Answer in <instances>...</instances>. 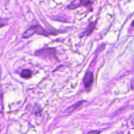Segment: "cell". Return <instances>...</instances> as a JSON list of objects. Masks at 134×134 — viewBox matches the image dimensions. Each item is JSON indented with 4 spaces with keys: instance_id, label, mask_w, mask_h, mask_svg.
I'll list each match as a JSON object with an SVG mask.
<instances>
[{
    "instance_id": "6da1fadb",
    "label": "cell",
    "mask_w": 134,
    "mask_h": 134,
    "mask_svg": "<svg viewBox=\"0 0 134 134\" xmlns=\"http://www.w3.org/2000/svg\"><path fill=\"white\" fill-rule=\"evenodd\" d=\"M34 34H41V35H48V33L44 29H43V27L39 25H35V26H32L30 27H29L26 31L22 35V38H24V39H27V38H30V37L32 36Z\"/></svg>"
},
{
    "instance_id": "7a4b0ae2",
    "label": "cell",
    "mask_w": 134,
    "mask_h": 134,
    "mask_svg": "<svg viewBox=\"0 0 134 134\" xmlns=\"http://www.w3.org/2000/svg\"><path fill=\"white\" fill-rule=\"evenodd\" d=\"M35 55L37 56L43 58H56V51L52 48H44V49L39 50V51L35 52Z\"/></svg>"
},
{
    "instance_id": "3957f363",
    "label": "cell",
    "mask_w": 134,
    "mask_h": 134,
    "mask_svg": "<svg viewBox=\"0 0 134 134\" xmlns=\"http://www.w3.org/2000/svg\"><path fill=\"white\" fill-rule=\"evenodd\" d=\"M92 3V0H74L69 5H68V9H74L81 6H87Z\"/></svg>"
},
{
    "instance_id": "277c9868",
    "label": "cell",
    "mask_w": 134,
    "mask_h": 134,
    "mask_svg": "<svg viewBox=\"0 0 134 134\" xmlns=\"http://www.w3.org/2000/svg\"><path fill=\"white\" fill-rule=\"evenodd\" d=\"M94 82V75L92 72H87L83 79L84 85L86 89L90 88Z\"/></svg>"
},
{
    "instance_id": "5b68a950",
    "label": "cell",
    "mask_w": 134,
    "mask_h": 134,
    "mask_svg": "<svg viewBox=\"0 0 134 134\" xmlns=\"http://www.w3.org/2000/svg\"><path fill=\"white\" fill-rule=\"evenodd\" d=\"M86 102L85 101H80V102H78L77 103H76L75 104H74L73 105L71 106V107H68L66 110H65V112L68 113H70L73 112L74 111L77 110V109L81 107L82 105L84 104V103Z\"/></svg>"
},
{
    "instance_id": "8992f818",
    "label": "cell",
    "mask_w": 134,
    "mask_h": 134,
    "mask_svg": "<svg viewBox=\"0 0 134 134\" xmlns=\"http://www.w3.org/2000/svg\"><path fill=\"white\" fill-rule=\"evenodd\" d=\"M20 75L22 78L30 79L32 75V72L30 69H24L21 72Z\"/></svg>"
},
{
    "instance_id": "52a82bcc",
    "label": "cell",
    "mask_w": 134,
    "mask_h": 134,
    "mask_svg": "<svg viewBox=\"0 0 134 134\" xmlns=\"http://www.w3.org/2000/svg\"><path fill=\"white\" fill-rule=\"evenodd\" d=\"M94 27H95V23H91L90 25H89L88 27L87 28V30H86V35H89V34H91L93 30L94 29Z\"/></svg>"
},
{
    "instance_id": "ba28073f",
    "label": "cell",
    "mask_w": 134,
    "mask_h": 134,
    "mask_svg": "<svg viewBox=\"0 0 134 134\" xmlns=\"http://www.w3.org/2000/svg\"><path fill=\"white\" fill-rule=\"evenodd\" d=\"M3 111V90L0 85V113Z\"/></svg>"
},
{
    "instance_id": "9c48e42d",
    "label": "cell",
    "mask_w": 134,
    "mask_h": 134,
    "mask_svg": "<svg viewBox=\"0 0 134 134\" xmlns=\"http://www.w3.org/2000/svg\"><path fill=\"white\" fill-rule=\"evenodd\" d=\"M99 133H100V132H99V131L93 130V131H90V132H89L87 134H99Z\"/></svg>"
},
{
    "instance_id": "30bf717a",
    "label": "cell",
    "mask_w": 134,
    "mask_h": 134,
    "mask_svg": "<svg viewBox=\"0 0 134 134\" xmlns=\"http://www.w3.org/2000/svg\"><path fill=\"white\" fill-rule=\"evenodd\" d=\"M131 88H132V89H134V78L133 79V80H132V84H131Z\"/></svg>"
},
{
    "instance_id": "8fae6325",
    "label": "cell",
    "mask_w": 134,
    "mask_h": 134,
    "mask_svg": "<svg viewBox=\"0 0 134 134\" xmlns=\"http://www.w3.org/2000/svg\"><path fill=\"white\" fill-rule=\"evenodd\" d=\"M5 26V24L4 23H0V27H3V26Z\"/></svg>"
},
{
    "instance_id": "7c38bea8",
    "label": "cell",
    "mask_w": 134,
    "mask_h": 134,
    "mask_svg": "<svg viewBox=\"0 0 134 134\" xmlns=\"http://www.w3.org/2000/svg\"><path fill=\"white\" fill-rule=\"evenodd\" d=\"M132 26H134V20H133V23H132Z\"/></svg>"
}]
</instances>
